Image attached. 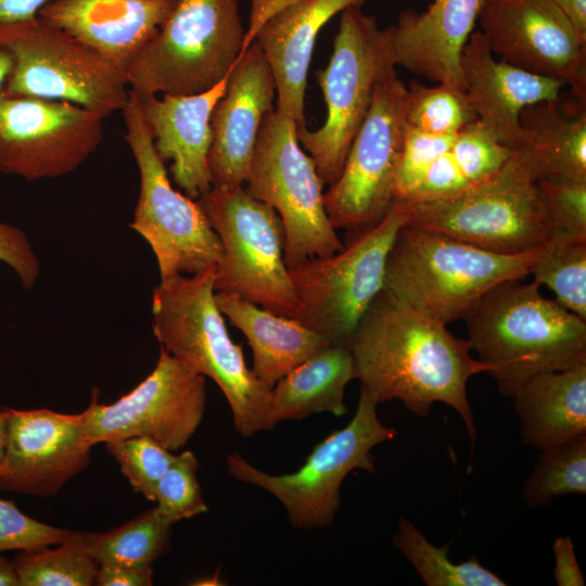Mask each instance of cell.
I'll list each match as a JSON object with an SVG mask.
<instances>
[{
  "mask_svg": "<svg viewBox=\"0 0 586 586\" xmlns=\"http://www.w3.org/2000/svg\"><path fill=\"white\" fill-rule=\"evenodd\" d=\"M385 288L361 317L351 340L357 379L378 405L394 399L418 417L444 403L463 420L471 444L476 431L467 395L469 379L488 367L472 357L468 340Z\"/></svg>",
  "mask_w": 586,
  "mask_h": 586,
  "instance_id": "1",
  "label": "cell"
},
{
  "mask_svg": "<svg viewBox=\"0 0 586 586\" xmlns=\"http://www.w3.org/2000/svg\"><path fill=\"white\" fill-rule=\"evenodd\" d=\"M463 320L471 349L505 396L537 374L586 364V320L544 297L534 281L496 285Z\"/></svg>",
  "mask_w": 586,
  "mask_h": 586,
  "instance_id": "2",
  "label": "cell"
},
{
  "mask_svg": "<svg viewBox=\"0 0 586 586\" xmlns=\"http://www.w3.org/2000/svg\"><path fill=\"white\" fill-rule=\"evenodd\" d=\"M214 268L161 280L152 295L153 332L161 347L218 385L234 430L250 437L269 430L272 387L246 366L242 347L228 333L216 303Z\"/></svg>",
  "mask_w": 586,
  "mask_h": 586,
  "instance_id": "3",
  "label": "cell"
},
{
  "mask_svg": "<svg viewBox=\"0 0 586 586\" xmlns=\"http://www.w3.org/2000/svg\"><path fill=\"white\" fill-rule=\"evenodd\" d=\"M538 251L493 253L407 222L388 253L384 288L448 324L463 319L496 285L530 275Z\"/></svg>",
  "mask_w": 586,
  "mask_h": 586,
  "instance_id": "4",
  "label": "cell"
},
{
  "mask_svg": "<svg viewBox=\"0 0 586 586\" xmlns=\"http://www.w3.org/2000/svg\"><path fill=\"white\" fill-rule=\"evenodd\" d=\"M409 224L508 255L539 249L552 232L525 146L512 150L476 187L453 198L412 203Z\"/></svg>",
  "mask_w": 586,
  "mask_h": 586,
  "instance_id": "5",
  "label": "cell"
},
{
  "mask_svg": "<svg viewBox=\"0 0 586 586\" xmlns=\"http://www.w3.org/2000/svg\"><path fill=\"white\" fill-rule=\"evenodd\" d=\"M411 216L412 203L395 200L378 222L349 232L337 252L289 268L297 295L293 319L333 343L349 345L361 317L384 289L388 253Z\"/></svg>",
  "mask_w": 586,
  "mask_h": 586,
  "instance_id": "6",
  "label": "cell"
},
{
  "mask_svg": "<svg viewBox=\"0 0 586 586\" xmlns=\"http://www.w3.org/2000/svg\"><path fill=\"white\" fill-rule=\"evenodd\" d=\"M245 29L238 0H175L156 36L126 72L141 94H194L226 78Z\"/></svg>",
  "mask_w": 586,
  "mask_h": 586,
  "instance_id": "7",
  "label": "cell"
},
{
  "mask_svg": "<svg viewBox=\"0 0 586 586\" xmlns=\"http://www.w3.org/2000/svg\"><path fill=\"white\" fill-rule=\"evenodd\" d=\"M196 201L220 242L215 291L294 318L297 295L284 262L283 226L276 211L244 186L212 187Z\"/></svg>",
  "mask_w": 586,
  "mask_h": 586,
  "instance_id": "8",
  "label": "cell"
},
{
  "mask_svg": "<svg viewBox=\"0 0 586 586\" xmlns=\"http://www.w3.org/2000/svg\"><path fill=\"white\" fill-rule=\"evenodd\" d=\"M362 4V3H361ZM361 4L341 12L333 51L326 68L316 72L327 116L317 130L297 129L300 144L309 153L324 183L336 180L349 146L362 124L375 85L392 66L387 34Z\"/></svg>",
  "mask_w": 586,
  "mask_h": 586,
  "instance_id": "9",
  "label": "cell"
},
{
  "mask_svg": "<svg viewBox=\"0 0 586 586\" xmlns=\"http://www.w3.org/2000/svg\"><path fill=\"white\" fill-rule=\"evenodd\" d=\"M296 123L271 109L263 118L244 183L257 200L279 215L288 268L343 247L327 215L323 180L301 148Z\"/></svg>",
  "mask_w": 586,
  "mask_h": 586,
  "instance_id": "10",
  "label": "cell"
},
{
  "mask_svg": "<svg viewBox=\"0 0 586 586\" xmlns=\"http://www.w3.org/2000/svg\"><path fill=\"white\" fill-rule=\"evenodd\" d=\"M377 406L360 390L351 421L317 443L304 463L292 473H266L237 453L226 458L228 473L273 495L285 508L292 526L302 530L331 526L340 506V488L347 474L356 469L373 473L375 459L371 450L397 434L379 420Z\"/></svg>",
  "mask_w": 586,
  "mask_h": 586,
  "instance_id": "11",
  "label": "cell"
},
{
  "mask_svg": "<svg viewBox=\"0 0 586 586\" xmlns=\"http://www.w3.org/2000/svg\"><path fill=\"white\" fill-rule=\"evenodd\" d=\"M0 42L13 60L8 93L71 102L104 118L128 103L123 72L39 15L0 25Z\"/></svg>",
  "mask_w": 586,
  "mask_h": 586,
  "instance_id": "12",
  "label": "cell"
},
{
  "mask_svg": "<svg viewBox=\"0 0 586 586\" xmlns=\"http://www.w3.org/2000/svg\"><path fill=\"white\" fill-rule=\"evenodd\" d=\"M122 113L124 138L140 176L139 198L129 227L153 251L161 280L215 267L221 252L219 239L198 201L173 188L135 91L130 90Z\"/></svg>",
  "mask_w": 586,
  "mask_h": 586,
  "instance_id": "13",
  "label": "cell"
},
{
  "mask_svg": "<svg viewBox=\"0 0 586 586\" xmlns=\"http://www.w3.org/2000/svg\"><path fill=\"white\" fill-rule=\"evenodd\" d=\"M407 107V86L392 66L375 85L341 174L323 193L324 208L335 229L362 230L382 219L392 207Z\"/></svg>",
  "mask_w": 586,
  "mask_h": 586,
  "instance_id": "14",
  "label": "cell"
},
{
  "mask_svg": "<svg viewBox=\"0 0 586 586\" xmlns=\"http://www.w3.org/2000/svg\"><path fill=\"white\" fill-rule=\"evenodd\" d=\"M105 118L77 104L0 93V173L27 181L76 170L99 148Z\"/></svg>",
  "mask_w": 586,
  "mask_h": 586,
  "instance_id": "15",
  "label": "cell"
},
{
  "mask_svg": "<svg viewBox=\"0 0 586 586\" xmlns=\"http://www.w3.org/2000/svg\"><path fill=\"white\" fill-rule=\"evenodd\" d=\"M205 377L161 347L153 371L128 394L110 405L92 400L81 412L91 443L149 436L170 451L183 447L205 412Z\"/></svg>",
  "mask_w": 586,
  "mask_h": 586,
  "instance_id": "16",
  "label": "cell"
},
{
  "mask_svg": "<svg viewBox=\"0 0 586 586\" xmlns=\"http://www.w3.org/2000/svg\"><path fill=\"white\" fill-rule=\"evenodd\" d=\"M489 50L586 99V38L550 0H482L477 16Z\"/></svg>",
  "mask_w": 586,
  "mask_h": 586,
  "instance_id": "17",
  "label": "cell"
},
{
  "mask_svg": "<svg viewBox=\"0 0 586 586\" xmlns=\"http://www.w3.org/2000/svg\"><path fill=\"white\" fill-rule=\"evenodd\" d=\"M7 443L0 491L53 496L90 463L91 443L81 413L3 407Z\"/></svg>",
  "mask_w": 586,
  "mask_h": 586,
  "instance_id": "18",
  "label": "cell"
},
{
  "mask_svg": "<svg viewBox=\"0 0 586 586\" xmlns=\"http://www.w3.org/2000/svg\"><path fill=\"white\" fill-rule=\"evenodd\" d=\"M276 85L256 41L237 59L211 117L208 167L214 188L243 187L264 116L272 107Z\"/></svg>",
  "mask_w": 586,
  "mask_h": 586,
  "instance_id": "19",
  "label": "cell"
},
{
  "mask_svg": "<svg viewBox=\"0 0 586 586\" xmlns=\"http://www.w3.org/2000/svg\"><path fill=\"white\" fill-rule=\"evenodd\" d=\"M460 65L464 93L476 119L510 150L523 146L524 107L557 98L565 85L496 60L480 30L464 44Z\"/></svg>",
  "mask_w": 586,
  "mask_h": 586,
  "instance_id": "20",
  "label": "cell"
},
{
  "mask_svg": "<svg viewBox=\"0 0 586 586\" xmlns=\"http://www.w3.org/2000/svg\"><path fill=\"white\" fill-rule=\"evenodd\" d=\"M229 75L201 93L158 97L135 91L156 152L164 162L171 161L174 182L192 200L213 187L208 167L211 117L226 91Z\"/></svg>",
  "mask_w": 586,
  "mask_h": 586,
  "instance_id": "21",
  "label": "cell"
},
{
  "mask_svg": "<svg viewBox=\"0 0 586 586\" xmlns=\"http://www.w3.org/2000/svg\"><path fill=\"white\" fill-rule=\"evenodd\" d=\"M175 0H52L39 16L126 72L156 36Z\"/></svg>",
  "mask_w": 586,
  "mask_h": 586,
  "instance_id": "22",
  "label": "cell"
},
{
  "mask_svg": "<svg viewBox=\"0 0 586 586\" xmlns=\"http://www.w3.org/2000/svg\"><path fill=\"white\" fill-rule=\"evenodd\" d=\"M482 0H433L423 12L406 10L385 28L393 63L413 75L464 92L461 52Z\"/></svg>",
  "mask_w": 586,
  "mask_h": 586,
  "instance_id": "23",
  "label": "cell"
},
{
  "mask_svg": "<svg viewBox=\"0 0 586 586\" xmlns=\"http://www.w3.org/2000/svg\"><path fill=\"white\" fill-rule=\"evenodd\" d=\"M362 0H301L276 13L258 29L260 47L273 75L276 109L305 127V89L315 41L321 28Z\"/></svg>",
  "mask_w": 586,
  "mask_h": 586,
  "instance_id": "24",
  "label": "cell"
},
{
  "mask_svg": "<svg viewBox=\"0 0 586 586\" xmlns=\"http://www.w3.org/2000/svg\"><path fill=\"white\" fill-rule=\"evenodd\" d=\"M523 146L538 180H586V99L571 92L524 107Z\"/></svg>",
  "mask_w": 586,
  "mask_h": 586,
  "instance_id": "25",
  "label": "cell"
},
{
  "mask_svg": "<svg viewBox=\"0 0 586 586\" xmlns=\"http://www.w3.org/2000/svg\"><path fill=\"white\" fill-rule=\"evenodd\" d=\"M215 297L221 314L246 337L253 352V372L270 387L333 343L296 319L277 315L237 295L216 292Z\"/></svg>",
  "mask_w": 586,
  "mask_h": 586,
  "instance_id": "26",
  "label": "cell"
},
{
  "mask_svg": "<svg viewBox=\"0 0 586 586\" xmlns=\"http://www.w3.org/2000/svg\"><path fill=\"white\" fill-rule=\"evenodd\" d=\"M512 399L526 445L543 450L586 435V364L537 374Z\"/></svg>",
  "mask_w": 586,
  "mask_h": 586,
  "instance_id": "27",
  "label": "cell"
},
{
  "mask_svg": "<svg viewBox=\"0 0 586 586\" xmlns=\"http://www.w3.org/2000/svg\"><path fill=\"white\" fill-rule=\"evenodd\" d=\"M357 379L349 345L332 343L297 366L271 388L268 426L329 412L342 417L348 412L344 403L346 385Z\"/></svg>",
  "mask_w": 586,
  "mask_h": 586,
  "instance_id": "28",
  "label": "cell"
},
{
  "mask_svg": "<svg viewBox=\"0 0 586 586\" xmlns=\"http://www.w3.org/2000/svg\"><path fill=\"white\" fill-rule=\"evenodd\" d=\"M173 523L154 507L123 525L85 533L90 556L99 565L151 566L170 549Z\"/></svg>",
  "mask_w": 586,
  "mask_h": 586,
  "instance_id": "29",
  "label": "cell"
},
{
  "mask_svg": "<svg viewBox=\"0 0 586 586\" xmlns=\"http://www.w3.org/2000/svg\"><path fill=\"white\" fill-rule=\"evenodd\" d=\"M394 546L415 568L428 586H505L506 582L473 556L462 562L448 557L449 544L432 545L406 518L399 517Z\"/></svg>",
  "mask_w": 586,
  "mask_h": 586,
  "instance_id": "30",
  "label": "cell"
},
{
  "mask_svg": "<svg viewBox=\"0 0 586 586\" xmlns=\"http://www.w3.org/2000/svg\"><path fill=\"white\" fill-rule=\"evenodd\" d=\"M564 308L586 320V235L552 232L531 268Z\"/></svg>",
  "mask_w": 586,
  "mask_h": 586,
  "instance_id": "31",
  "label": "cell"
},
{
  "mask_svg": "<svg viewBox=\"0 0 586 586\" xmlns=\"http://www.w3.org/2000/svg\"><path fill=\"white\" fill-rule=\"evenodd\" d=\"M50 549L21 550L14 562L20 586H89L95 581L99 564L90 556L84 532L73 534Z\"/></svg>",
  "mask_w": 586,
  "mask_h": 586,
  "instance_id": "32",
  "label": "cell"
},
{
  "mask_svg": "<svg viewBox=\"0 0 586 586\" xmlns=\"http://www.w3.org/2000/svg\"><path fill=\"white\" fill-rule=\"evenodd\" d=\"M540 451L522 487L528 508L548 505L560 496L586 494V435Z\"/></svg>",
  "mask_w": 586,
  "mask_h": 586,
  "instance_id": "33",
  "label": "cell"
},
{
  "mask_svg": "<svg viewBox=\"0 0 586 586\" xmlns=\"http://www.w3.org/2000/svg\"><path fill=\"white\" fill-rule=\"evenodd\" d=\"M407 126L434 135H455L476 120L466 93L444 84L407 86Z\"/></svg>",
  "mask_w": 586,
  "mask_h": 586,
  "instance_id": "34",
  "label": "cell"
},
{
  "mask_svg": "<svg viewBox=\"0 0 586 586\" xmlns=\"http://www.w3.org/2000/svg\"><path fill=\"white\" fill-rule=\"evenodd\" d=\"M105 445L133 491L154 501L157 483L176 455L149 436L113 440Z\"/></svg>",
  "mask_w": 586,
  "mask_h": 586,
  "instance_id": "35",
  "label": "cell"
},
{
  "mask_svg": "<svg viewBox=\"0 0 586 586\" xmlns=\"http://www.w3.org/2000/svg\"><path fill=\"white\" fill-rule=\"evenodd\" d=\"M198 460L186 450L176 458L157 483V511L173 524L207 511L198 480Z\"/></svg>",
  "mask_w": 586,
  "mask_h": 586,
  "instance_id": "36",
  "label": "cell"
},
{
  "mask_svg": "<svg viewBox=\"0 0 586 586\" xmlns=\"http://www.w3.org/2000/svg\"><path fill=\"white\" fill-rule=\"evenodd\" d=\"M511 151L477 119L459 130L449 148L470 189L493 176L509 158Z\"/></svg>",
  "mask_w": 586,
  "mask_h": 586,
  "instance_id": "37",
  "label": "cell"
},
{
  "mask_svg": "<svg viewBox=\"0 0 586 586\" xmlns=\"http://www.w3.org/2000/svg\"><path fill=\"white\" fill-rule=\"evenodd\" d=\"M455 137L456 133L434 135L407 126L394 190L395 200L409 196L429 166L451 146Z\"/></svg>",
  "mask_w": 586,
  "mask_h": 586,
  "instance_id": "38",
  "label": "cell"
},
{
  "mask_svg": "<svg viewBox=\"0 0 586 586\" xmlns=\"http://www.w3.org/2000/svg\"><path fill=\"white\" fill-rule=\"evenodd\" d=\"M73 531L48 525L23 513L13 501L0 498V552L59 545Z\"/></svg>",
  "mask_w": 586,
  "mask_h": 586,
  "instance_id": "39",
  "label": "cell"
},
{
  "mask_svg": "<svg viewBox=\"0 0 586 586\" xmlns=\"http://www.w3.org/2000/svg\"><path fill=\"white\" fill-rule=\"evenodd\" d=\"M537 186L551 221L552 232L586 235V180H538Z\"/></svg>",
  "mask_w": 586,
  "mask_h": 586,
  "instance_id": "40",
  "label": "cell"
},
{
  "mask_svg": "<svg viewBox=\"0 0 586 586\" xmlns=\"http://www.w3.org/2000/svg\"><path fill=\"white\" fill-rule=\"evenodd\" d=\"M0 262L15 271L25 289L33 288L39 278L40 263L26 234L21 229L1 221Z\"/></svg>",
  "mask_w": 586,
  "mask_h": 586,
  "instance_id": "41",
  "label": "cell"
},
{
  "mask_svg": "<svg viewBox=\"0 0 586 586\" xmlns=\"http://www.w3.org/2000/svg\"><path fill=\"white\" fill-rule=\"evenodd\" d=\"M555 555L553 576L558 586H584L585 579L569 536L557 537L552 545Z\"/></svg>",
  "mask_w": 586,
  "mask_h": 586,
  "instance_id": "42",
  "label": "cell"
},
{
  "mask_svg": "<svg viewBox=\"0 0 586 586\" xmlns=\"http://www.w3.org/2000/svg\"><path fill=\"white\" fill-rule=\"evenodd\" d=\"M95 585L100 586H150L153 584V568L99 565Z\"/></svg>",
  "mask_w": 586,
  "mask_h": 586,
  "instance_id": "43",
  "label": "cell"
},
{
  "mask_svg": "<svg viewBox=\"0 0 586 586\" xmlns=\"http://www.w3.org/2000/svg\"><path fill=\"white\" fill-rule=\"evenodd\" d=\"M301 0H251L249 28L245 30L242 52L252 44L258 29L276 13Z\"/></svg>",
  "mask_w": 586,
  "mask_h": 586,
  "instance_id": "44",
  "label": "cell"
},
{
  "mask_svg": "<svg viewBox=\"0 0 586 586\" xmlns=\"http://www.w3.org/2000/svg\"><path fill=\"white\" fill-rule=\"evenodd\" d=\"M52 0H0V25L35 17Z\"/></svg>",
  "mask_w": 586,
  "mask_h": 586,
  "instance_id": "45",
  "label": "cell"
},
{
  "mask_svg": "<svg viewBox=\"0 0 586 586\" xmlns=\"http://www.w3.org/2000/svg\"><path fill=\"white\" fill-rule=\"evenodd\" d=\"M572 22L578 33L586 38V0H550Z\"/></svg>",
  "mask_w": 586,
  "mask_h": 586,
  "instance_id": "46",
  "label": "cell"
},
{
  "mask_svg": "<svg viewBox=\"0 0 586 586\" xmlns=\"http://www.w3.org/2000/svg\"><path fill=\"white\" fill-rule=\"evenodd\" d=\"M0 586H20L15 562L2 555H0Z\"/></svg>",
  "mask_w": 586,
  "mask_h": 586,
  "instance_id": "47",
  "label": "cell"
},
{
  "mask_svg": "<svg viewBox=\"0 0 586 586\" xmlns=\"http://www.w3.org/2000/svg\"><path fill=\"white\" fill-rule=\"evenodd\" d=\"M13 60L10 51L0 42V93L11 74Z\"/></svg>",
  "mask_w": 586,
  "mask_h": 586,
  "instance_id": "48",
  "label": "cell"
},
{
  "mask_svg": "<svg viewBox=\"0 0 586 586\" xmlns=\"http://www.w3.org/2000/svg\"><path fill=\"white\" fill-rule=\"evenodd\" d=\"M7 443V415L4 409L0 410V464L2 462Z\"/></svg>",
  "mask_w": 586,
  "mask_h": 586,
  "instance_id": "49",
  "label": "cell"
}]
</instances>
